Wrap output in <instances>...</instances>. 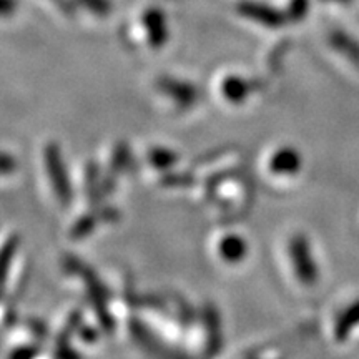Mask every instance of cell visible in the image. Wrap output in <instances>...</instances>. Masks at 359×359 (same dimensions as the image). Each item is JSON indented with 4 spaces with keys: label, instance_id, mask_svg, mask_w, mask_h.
Here are the masks:
<instances>
[{
    "label": "cell",
    "instance_id": "cell-1",
    "mask_svg": "<svg viewBox=\"0 0 359 359\" xmlns=\"http://www.w3.org/2000/svg\"><path fill=\"white\" fill-rule=\"evenodd\" d=\"M45 158H47V170L48 175H50V180L55 187V191L64 203H69L70 201V183L69 178L65 175V168H64V161H62L60 151L55 145H50L47 148V154H45Z\"/></svg>",
    "mask_w": 359,
    "mask_h": 359
},
{
    "label": "cell",
    "instance_id": "cell-2",
    "mask_svg": "<svg viewBox=\"0 0 359 359\" xmlns=\"http://www.w3.org/2000/svg\"><path fill=\"white\" fill-rule=\"evenodd\" d=\"M291 258L294 259L296 273H298L299 280L303 283H313L316 278V271H314L313 259L309 257L308 245L304 243L303 238H294L291 243Z\"/></svg>",
    "mask_w": 359,
    "mask_h": 359
},
{
    "label": "cell",
    "instance_id": "cell-3",
    "mask_svg": "<svg viewBox=\"0 0 359 359\" xmlns=\"http://www.w3.org/2000/svg\"><path fill=\"white\" fill-rule=\"evenodd\" d=\"M299 167V156L294 150H281L273 156L271 170L276 173H291L296 172Z\"/></svg>",
    "mask_w": 359,
    "mask_h": 359
},
{
    "label": "cell",
    "instance_id": "cell-4",
    "mask_svg": "<svg viewBox=\"0 0 359 359\" xmlns=\"http://www.w3.org/2000/svg\"><path fill=\"white\" fill-rule=\"evenodd\" d=\"M219 253L226 262H240L246 255V245L241 238L238 236H226L219 245Z\"/></svg>",
    "mask_w": 359,
    "mask_h": 359
},
{
    "label": "cell",
    "instance_id": "cell-5",
    "mask_svg": "<svg viewBox=\"0 0 359 359\" xmlns=\"http://www.w3.org/2000/svg\"><path fill=\"white\" fill-rule=\"evenodd\" d=\"M161 88H163L170 97L175 98V100L180 103H187V105H190V103L195 102L196 98L195 88L190 87L188 83H178L170 80V82L161 83Z\"/></svg>",
    "mask_w": 359,
    "mask_h": 359
},
{
    "label": "cell",
    "instance_id": "cell-6",
    "mask_svg": "<svg viewBox=\"0 0 359 359\" xmlns=\"http://www.w3.org/2000/svg\"><path fill=\"white\" fill-rule=\"evenodd\" d=\"M223 95L231 102H241L248 95V85L241 79H228L223 83Z\"/></svg>",
    "mask_w": 359,
    "mask_h": 359
},
{
    "label": "cell",
    "instance_id": "cell-7",
    "mask_svg": "<svg viewBox=\"0 0 359 359\" xmlns=\"http://www.w3.org/2000/svg\"><path fill=\"white\" fill-rule=\"evenodd\" d=\"M151 160H154V163L158 165V167H167V165H170L173 161V155L165 150L154 151V154H151Z\"/></svg>",
    "mask_w": 359,
    "mask_h": 359
}]
</instances>
